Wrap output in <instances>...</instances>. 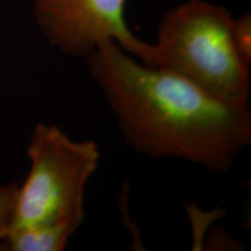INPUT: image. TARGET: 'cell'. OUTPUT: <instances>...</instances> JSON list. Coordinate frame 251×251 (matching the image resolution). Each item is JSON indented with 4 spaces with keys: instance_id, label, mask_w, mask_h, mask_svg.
Instances as JSON below:
<instances>
[{
    "instance_id": "cell-1",
    "label": "cell",
    "mask_w": 251,
    "mask_h": 251,
    "mask_svg": "<svg viewBox=\"0 0 251 251\" xmlns=\"http://www.w3.org/2000/svg\"><path fill=\"white\" fill-rule=\"evenodd\" d=\"M84 59L137 152L227 172L250 144L249 106L220 101L177 75L147 67L111 40Z\"/></svg>"
},
{
    "instance_id": "cell-2",
    "label": "cell",
    "mask_w": 251,
    "mask_h": 251,
    "mask_svg": "<svg viewBox=\"0 0 251 251\" xmlns=\"http://www.w3.org/2000/svg\"><path fill=\"white\" fill-rule=\"evenodd\" d=\"M233 20L222 6L190 0L163 17L155 68L177 75L229 105L248 106L249 69L233 42Z\"/></svg>"
},
{
    "instance_id": "cell-3",
    "label": "cell",
    "mask_w": 251,
    "mask_h": 251,
    "mask_svg": "<svg viewBox=\"0 0 251 251\" xmlns=\"http://www.w3.org/2000/svg\"><path fill=\"white\" fill-rule=\"evenodd\" d=\"M27 156L30 169L19 187L11 229L83 224L84 194L100 161L94 141H75L55 125L34 128ZM8 230V231H9Z\"/></svg>"
},
{
    "instance_id": "cell-4",
    "label": "cell",
    "mask_w": 251,
    "mask_h": 251,
    "mask_svg": "<svg viewBox=\"0 0 251 251\" xmlns=\"http://www.w3.org/2000/svg\"><path fill=\"white\" fill-rule=\"evenodd\" d=\"M127 0H34L36 23L51 46L86 58L103 41H114L144 65L155 68V48L133 34Z\"/></svg>"
},
{
    "instance_id": "cell-5",
    "label": "cell",
    "mask_w": 251,
    "mask_h": 251,
    "mask_svg": "<svg viewBox=\"0 0 251 251\" xmlns=\"http://www.w3.org/2000/svg\"><path fill=\"white\" fill-rule=\"evenodd\" d=\"M76 231L63 226H31L11 229L0 241L1 251H62Z\"/></svg>"
},
{
    "instance_id": "cell-6",
    "label": "cell",
    "mask_w": 251,
    "mask_h": 251,
    "mask_svg": "<svg viewBox=\"0 0 251 251\" xmlns=\"http://www.w3.org/2000/svg\"><path fill=\"white\" fill-rule=\"evenodd\" d=\"M233 42L238 57L248 69L251 64V17L244 14L233 20Z\"/></svg>"
},
{
    "instance_id": "cell-7",
    "label": "cell",
    "mask_w": 251,
    "mask_h": 251,
    "mask_svg": "<svg viewBox=\"0 0 251 251\" xmlns=\"http://www.w3.org/2000/svg\"><path fill=\"white\" fill-rule=\"evenodd\" d=\"M18 190L15 183L0 186V241L8 233L13 222Z\"/></svg>"
}]
</instances>
